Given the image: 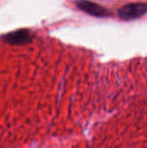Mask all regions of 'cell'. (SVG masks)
Wrapping results in <instances>:
<instances>
[{"instance_id": "2", "label": "cell", "mask_w": 147, "mask_h": 148, "mask_svg": "<svg viewBox=\"0 0 147 148\" xmlns=\"http://www.w3.org/2000/svg\"><path fill=\"white\" fill-rule=\"evenodd\" d=\"M78 6L82 9L83 10L90 13V14H93V15H103L104 14V10L102 9H101L99 6H97L96 4L94 3H89V2H87V1H80L78 2Z\"/></svg>"}, {"instance_id": "1", "label": "cell", "mask_w": 147, "mask_h": 148, "mask_svg": "<svg viewBox=\"0 0 147 148\" xmlns=\"http://www.w3.org/2000/svg\"><path fill=\"white\" fill-rule=\"evenodd\" d=\"M146 10L147 8L145 4H130L120 9L119 11V15L122 18L131 19L134 17H139V16L143 15Z\"/></svg>"}, {"instance_id": "3", "label": "cell", "mask_w": 147, "mask_h": 148, "mask_svg": "<svg viewBox=\"0 0 147 148\" xmlns=\"http://www.w3.org/2000/svg\"><path fill=\"white\" fill-rule=\"evenodd\" d=\"M29 36V33L27 31H18L16 33H12L10 35H9L7 36V41L10 42H23L25 40H28Z\"/></svg>"}]
</instances>
